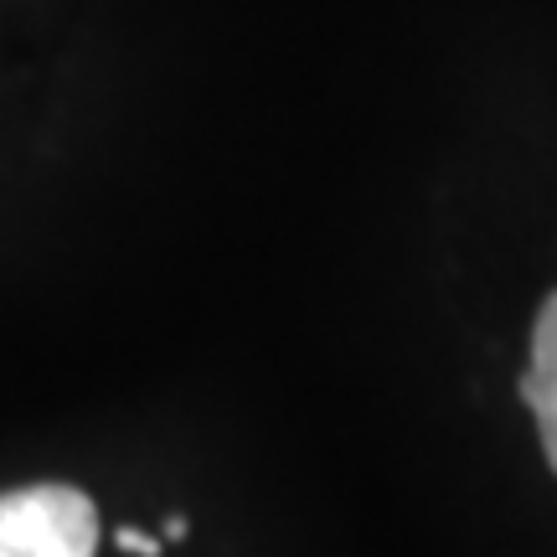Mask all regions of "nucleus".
<instances>
[{
    "label": "nucleus",
    "mask_w": 557,
    "mask_h": 557,
    "mask_svg": "<svg viewBox=\"0 0 557 557\" xmlns=\"http://www.w3.org/2000/svg\"><path fill=\"white\" fill-rule=\"evenodd\" d=\"M114 542H120L124 553H135V557H160V537L139 532V527H120V532H114Z\"/></svg>",
    "instance_id": "7ed1b4c3"
},
{
    "label": "nucleus",
    "mask_w": 557,
    "mask_h": 557,
    "mask_svg": "<svg viewBox=\"0 0 557 557\" xmlns=\"http://www.w3.org/2000/svg\"><path fill=\"white\" fill-rule=\"evenodd\" d=\"M99 506L88 491L41 480L0 491V557H94Z\"/></svg>",
    "instance_id": "f257e3e1"
},
{
    "label": "nucleus",
    "mask_w": 557,
    "mask_h": 557,
    "mask_svg": "<svg viewBox=\"0 0 557 557\" xmlns=\"http://www.w3.org/2000/svg\"><path fill=\"white\" fill-rule=\"evenodd\" d=\"M521 403L537 418L542 455L557 475V289L542 299L537 320H532V357L521 372Z\"/></svg>",
    "instance_id": "f03ea898"
},
{
    "label": "nucleus",
    "mask_w": 557,
    "mask_h": 557,
    "mask_svg": "<svg viewBox=\"0 0 557 557\" xmlns=\"http://www.w3.org/2000/svg\"><path fill=\"white\" fill-rule=\"evenodd\" d=\"M186 537V517H171L165 521V542H181Z\"/></svg>",
    "instance_id": "20e7f679"
}]
</instances>
